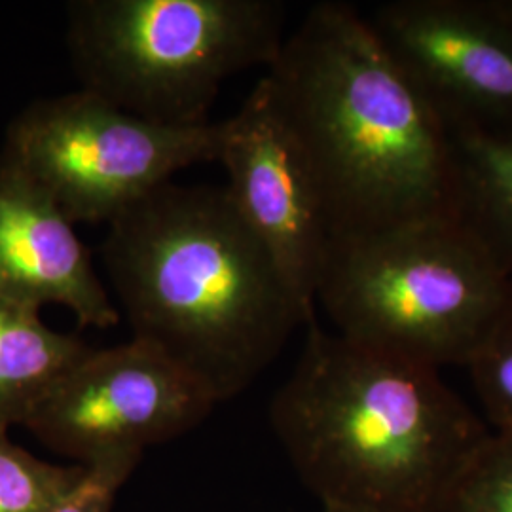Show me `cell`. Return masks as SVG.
I'll return each mask as SVG.
<instances>
[{"mask_svg":"<svg viewBox=\"0 0 512 512\" xmlns=\"http://www.w3.org/2000/svg\"><path fill=\"white\" fill-rule=\"evenodd\" d=\"M131 338L226 403L274 363L306 310L224 186L162 184L107 224L101 245Z\"/></svg>","mask_w":512,"mask_h":512,"instance_id":"obj_1","label":"cell"},{"mask_svg":"<svg viewBox=\"0 0 512 512\" xmlns=\"http://www.w3.org/2000/svg\"><path fill=\"white\" fill-rule=\"evenodd\" d=\"M264 80L317 181L332 243L456 215L450 133L346 2H321Z\"/></svg>","mask_w":512,"mask_h":512,"instance_id":"obj_2","label":"cell"},{"mask_svg":"<svg viewBox=\"0 0 512 512\" xmlns=\"http://www.w3.org/2000/svg\"><path fill=\"white\" fill-rule=\"evenodd\" d=\"M304 349L270 404L300 482L325 507L442 512L492 429L437 368L306 325Z\"/></svg>","mask_w":512,"mask_h":512,"instance_id":"obj_3","label":"cell"},{"mask_svg":"<svg viewBox=\"0 0 512 512\" xmlns=\"http://www.w3.org/2000/svg\"><path fill=\"white\" fill-rule=\"evenodd\" d=\"M317 302L355 344L467 366L512 310V270L458 217L418 220L334 241Z\"/></svg>","mask_w":512,"mask_h":512,"instance_id":"obj_4","label":"cell"},{"mask_svg":"<svg viewBox=\"0 0 512 512\" xmlns=\"http://www.w3.org/2000/svg\"><path fill=\"white\" fill-rule=\"evenodd\" d=\"M277 0H76L67 44L80 90L165 126H202L232 76L285 44Z\"/></svg>","mask_w":512,"mask_h":512,"instance_id":"obj_5","label":"cell"},{"mask_svg":"<svg viewBox=\"0 0 512 512\" xmlns=\"http://www.w3.org/2000/svg\"><path fill=\"white\" fill-rule=\"evenodd\" d=\"M220 122L165 126L86 90L31 103L6 129L0 160L76 222L109 224L175 173L217 162Z\"/></svg>","mask_w":512,"mask_h":512,"instance_id":"obj_6","label":"cell"},{"mask_svg":"<svg viewBox=\"0 0 512 512\" xmlns=\"http://www.w3.org/2000/svg\"><path fill=\"white\" fill-rule=\"evenodd\" d=\"M215 399L181 366L141 340L93 348L23 427L76 465L137 463L209 418Z\"/></svg>","mask_w":512,"mask_h":512,"instance_id":"obj_7","label":"cell"},{"mask_svg":"<svg viewBox=\"0 0 512 512\" xmlns=\"http://www.w3.org/2000/svg\"><path fill=\"white\" fill-rule=\"evenodd\" d=\"M366 19L450 135L512 133V23L490 0H393Z\"/></svg>","mask_w":512,"mask_h":512,"instance_id":"obj_8","label":"cell"},{"mask_svg":"<svg viewBox=\"0 0 512 512\" xmlns=\"http://www.w3.org/2000/svg\"><path fill=\"white\" fill-rule=\"evenodd\" d=\"M241 220L272 256L306 310L332 247L329 219L310 164L275 107L264 76L238 112L220 122L217 156Z\"/></svg>","mask_w":512,"mask_h":512,"instance_id":"obj_9","label":"cell"},{"mask_svg":"<svg viewBox=\"0 0 512 512\" xmlns=\"http://www.w3.org/2000/svg\"><path fill=\"white\" fill-rule=\"evenodd\" d=\"M0 298L38 311L63 306L80 329L109 330L122 321L73 220L40 186L2 160Z\"/></svg>","mask_w":512,"mask_h":512,"instance_id":"obj_10","label":"cell"},{"mask_svg":"<svg viewBox=\"0 0 512 512\" xmlns=\"http://www.w3.org/2000/svg\"><path fill=\"white\" fill-rule=\"evenodd\" d=\"M92 349L82 338L48 327L40 311L0 298V429L25 425Z\"/></svg>","mask_w":512,"mask_h":512,"instance_id":"obj_11","label":"cell"},{"mask_svg":"<svg viewBox=\"0 0 512 512\" xmlns=\"http://www.w3.org/2000/svg\"><path fill=\"white\" fill-rule=\"evenodd\" d=\"M456 215L512 270V133L450 135Z\"/></svg>","mask_w":512,"mask_h":512,"instance_id":"obj_12","label":"cell"},{"mask_svg":"<svg viewBox=\"0 0 512 512\" xmlns=\"http://www.w3.org/2000/svg\"><path fill=\"white\" fill-rule=\"evenodd\" d=\"M88 467L35 458L0 429V512H50L78 488Z\"/></svg>","mask_w":512,"mask_h":512,"instance_id":"obj_13","label":"cell"},{"mask_svg":"<svg viewBox=\"0 0 512 512\" xmlns=\"http://www.w3.org/2000/svg\"><path fill=\"white\" fill-rule=\"evenodd\" d=\"M442 512H512V433L480 444Z\"/></svg>","mask_w":512,"mask_h":512,"instance_id":"obj_14","label":"cell"},{"mask_svg":"<svg viewBox=\"0 0 512 512\" xmlns=\"http://www.w3.org/2000/svg\"><path fill=\"white\" fill-rule=\"evenodd\" d=\"M476 395L495 433H512V310L467 363Z\"/></svg>","mask_w":512,"mask_h":512,"instance_id":"obj_15","label":"cell"},{"mask_svg":"<svg viewBox=\"0 0 512 512\" xmlns=\"http://www.w3.org/2000/svg\"><path fill=\"white\" fill-rule=\"evenodd\" d=\"M137 463L114 461L88 467L78 488L50 512H110L116 494L126 484Z\"/></svg>","mask_w":512,"mask_h":512,"instance_id":"obj_16","label":"cell"},{"mask_svg":"<svg viewBox=\"0 0 512 512\" xmlns=\"http://www.w3.org/2000/svg\"><path fill=\"white\" fill-rule=\"evenodd\" d=\"M490 2L503 18L512 23V0H490Z\"/></svg>","mask_w":512,"mask_h":512,"instance_id":"obj_17","label":"cell"},{"mask_svg":"<svg viewBox=\"0 0 512 512\" xmlns=\"http://www.w3.org/2000/svg\"><path fill=\"white\" fill-rule=\"evenodd\" d=\"M323 512H366V511H357V509H342V507H325Z\"/></svg>","mask_w":512,"mask_h":512,"instance_id":"obj_18","label":"cell"}]
</instances>
